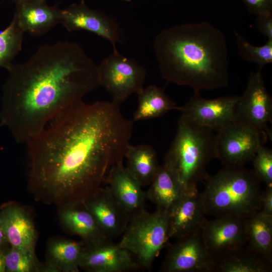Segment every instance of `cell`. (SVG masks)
I'll return each instance as SVG.
<instances>
[{"label": "cell", "mask_w": 272, "mask_h": 272, "mask_svg": "<svg viewBox=\"0 0 272 272\" xmlns=\"http://www.w3.org/2000/svg\"><path fill=\"white\" fill-rule=\"evenodd\" d=\"M112 101L71 106L26 145L28 188L34 199L59 208L82 202L123 162L133 121Z\"/></svg>", "instance_id": "cell-1"}, {"label": "cell", "mask_w": 272, "mask_h": 272, "mask_svg": "<svg viewBox=\"0 0 272 272\" xmlns=\"http://www.w3.org/2000/svg\"><path fill=\"white\" fill-rule=\"evenodd\" d=\"M6 70L0 125L19 144H26L99 86L98 65L79 44L67 41L43 44L26 61Z\"/></svg>", "instance_id": "cell-2"}, {"label": "cell", "mask_w": 272, "mask_h": 272, "mask_svg": "<svg viewBox=\"0 0 272 272\" xmlns=\"http://www.w3.org/2000/svg\"><path fill=\"white\" fill-rule=\"evenodd\" d=\"M153 47L167 82L199 92L228 85L226 38L211 23H184L164 29L156 35Z\"/></svg>", "instance_id": "cell-3"}, {"label": "cell", "mask_w": 272, "mask_h": 272, "mask_svg": "<svg viewBox=\"0 0 272 272\" xmlns=\"http://www.w3.org/2000/svg\"><path fill=\"white\" fill-rule=\"evenodd\" d=\"M205 181L200 193L207 215L245 219L261 210V182L252 170L225 166Z\"/></svg>", "instance_id": "cell-4"}, {"label": "cell", "mask_w": 272, "mask_h": 272, "mask_svg": "<svg viewBox=\"0 0 272 272\" xmlns=\"http://www.w3.org/2000/svg\"><path fill=\"white\" fill-rule=\"evenodd\" d=\"M214 131L182 114L179 117L164 164L174 172L183 190L197 187L209 177L207 166L215 158Z\"/></svg>", "instance_id": "cell-5"}, {"label": "cell", "mask_w": 272, "mask_h": 272, "mask_svg": "<svg viewBox=\"0 0 272 272\" xmlns=\"http://www.w3.org/2000/svg\"><path fill=\"white\" fill-rule=\"evenodd\" d=\"M168 211L145 209L132 215L119 242L132 256L140 268H150L168 240Z\"/></svg>", "instance_id": "cell-6"}, {"label": "cell", "mask_w": 272, "mask_h": 272, "mask_svg": "<svg viewBox=\"0 0 272 272\" xmlns=\"http://www.w3.org/2000/svg\"><path fill=\"white\" fill-rule=\"evenodd\" d=\"M99 86L112 97V101H125L144 89L147 72L135 59L120 54L116 47L98 65Z\"/></svg>", "instance_id": "cell-7"}, {"label": "cell", "mask_w": 272, "mask_h": 272, "mask_svg": "<svg viewBox=\"0 0 272 272\" xmlns=\"http://www.w3.org/2000/svg\"><path fill=\"white\" fill-rule=\"evenodd\" d=\"M267 137L263 131L235 121L217 131L215 158L225 166H244L252 160Z\"/></svg>", "instance_id": "cell-8"}, {"label": "cell", "mask_w": 272, "mask_h": 272, "mask_svg": "<svg viewBox=\"0 0 272 272\" xmlns=\"http://www.w3.org/2000/svg\"><path fill=\"white\" fill-rule=\"evenodd\" d=\"M262 70L249 75L246 88L235 105L236 121L252 126L271 138L272 98L265 86Z\"/></svg>", "instance_id": "cell-9"}, {"label": "cell", "mask_w": 272, "mask_h": 272, "mask_svg": "<svg viewBox=\"0 0 272 272\" xmlns=\"http://www.w3.org/2000/svg\"><path fill=\"white\" fill-rule=\"evenodd\" d=\"M69 32L86 31L109 41L113 47L122 42L119 25L103 12L90 9L84 0L61 11V23Z\"/></svg>", "instance_id": "cell-10"}, {"label": "cell", "mask_w": 272, "mask_h": 272, "mask_svg": "<svg viewBox=\"0 0 272 272\" xmlns=\"http://www.w3.org/2000/svg\"><path fill=\"white\" fill-rule=\"evenodd\" d=\"M238 97L228 96L208 99L203 98L199 91H194L180 111L198 124L217 131L236 121L235 109Z\"/></svg>", "instance_id": "cell-11"}, {"label": "cell", "mask_w": 272, "mask_h": 272, "mask_svg": "<svg viewBox=\"0 0 272 272\" xmlns=\"http://www.w3.org/2000/svg\"><path fill=\"white\" fill-rule=\"evenodd\" d=\"M177 240L168 250L160 271L211 272L210 255L200 230Z\"/></svg>", "instance_id": "cell-12"}, {"label": "cell", "mask_w": 272, "mask_h": 272, "mask_svg": "<svg viewBox=\"0 0 272 272\" xmlns=\"http://www.w3.org/2000/svg\"><path fill=\"white\" fill-rule=\"evenodd\" d=\"M168 213L169 239H178L200 230L207 220L201 193L197 187L184 190Z\"/></svg>", "instance_id": "cell-13"}, {"label": "cell", "mask_w": 272, "mask_h": 272, "mask_svg": "<svg viewBox=\"0 0 272 272\" xmlns=\"http://www.w3.org/2000/svg\"><path fill=\"white\" fill-rule=\"evenodd\" d=\"M79 267L90 272H124L140 268L126 249L108 239L85 245Z\"/></svg>", "instance_id": "cell-14"}, {"label": "cell", "mask_w": 272, "mask_h": 272, "mask_svg": "<svg viewBox=\"0 0 272 272\" xmlns=\"http://www.w3.org/2000/svg\"><path fill=\"white\" fill-rule=\"evenodd\" d=\"M200 232L210 255L244 246L247 241L245 219L235 216H223L207 220Z\"/></svg>", "instance_id": "cell-15"}, {"label": "cell", "mask_w": 272, "mask_h": 272, "mask_svg": "<svg viewBox=\"0 0 272 272\" xmlns=\"http://www.w3.org/2000/svg\"><path fill=\"white\" fill-rule=\"evenodd\" d=\"M83 202L108 239L112 240L123 234L130 216L107 187H101Z\"/></svg>", "instance_id": "cell-16"}, {"label": "cell", "mask_w": 272, "mask_h": 272, "mask_svg": "<svg viewBox=\"0 0 272 272\" xmlns=\"http://www.w3.org/2000/svg\"><path fill=\"white\" fill-rule=\"evenodd\" d=\"M0 227L11 247L35 250L36 231L29 213L18 204L11 202L0 208Z\"/></svg>", "instance_id": "cell-17"}, {"label": "cell", "mask_w": 272, "mask_h": 272, "mask_svg": "<svg viewBox=\"0 0 272 272\" xmlns=\"http://www.w3.org/2000/svg\"><path fill=\"white\" fill-rule=\"evenodd\" d=\"M13 18L25 33L42 35L61 23V11L46 0H21L15 3Z\"/></svg>", "instance_id": "cell-18"}, {"label": "cell", "mask_w": 272, "mask_h": 272, "mask_svg": "<svg viewBox=\"0 0 272 272\" xmlns=\"http://www.w3.org/2000/svg\"><path fill=\"white\" fill-rule=\"evenodd\" d=\"M105 182L112 195L130 217L145 209L146 192L124 166L123 162L110 169Z\"/></svg>", "instance_id": "cell-19"}, {"label": "cell", "mask_w": 272, "mask_h": 272, "mask_svg": "<svg viewBox=\"0 0 272 272\" xmlns=\"http://www.w3.org/2000/svg\"><path fill=\"white\" fill-rule=\"evenodd\" d=\"M211 272H271L272 260L244 246L210 255Z\"/></svg>", "instance_id": "cell-20"}, {"label": "cell", "mask_w": 272, "mask_h": 272, "mask_svg": "<svg viewBox=\"0 0 272 272\" xmlns=\"http://www.w3.org/2000/svg\"><path fill=\"white\" fill-rule=\"evenodd\" d=\"M59 208V219L61 225L67 231L79 236L85 245L108 239L83 202Z\"/></svg>", "instance_id": "cell-21"}, {"label": "cell", "mask_w": 272, "mask_h": 272, "mask_svg": "<svg viewBox=\"0 0 272 272\" xmlns=\"http://www.w3.org/2000/svg\"><path fill=\"white\" fill-rule=\"evenodd\" d=\"M84 247L82 241L63 238L51 240L47 246L43 271L78 272Z\"/></svg>", "instance_id": "cell-22"}, {"label": "cell", "mask_w": 272, "mask_h": 272, "mask_svg": "<svg viewBox=\"0 0 272 272\" xmlns=\"http://www.w3.org/2000/svg\"><path fill=\"white\" fill-rule=\"evenodd\" d=\"M184 190L174 172L165 164L160 167L146 192L157 208L168 211Z\"/></svg>", "instance_id": "cell-23"}, {"label": "cell", "mask_w": 272, "mask_h": 272, "mask_svg": "<svg viewBox=\"0 0 272 272\" xmlns=\"http://www.w3.org/2000/svg\"><path fill=\"white\" fill-rule=\"evenodd\" d=\"M124 158L125 167L132 176L142 187L149 185L160 167L155 149L148 145L130 144Z\"/></svg>", "instance_id": "cell-24"}, {"label": "cell", "mask_w": 272, "mask_h": 272, "mask_svg": "<svg viewBox=\"0 0 272 272\" xmlns=\"http://www.w3.org/2000/svg\"><path fill=\"white\" fill-rule=\"evenodd\" d=\"M138 104L132 121H138L160 117L172 110H180L163 89L155 85L144 88L138 94Z\"/></svg>", "instance_id": "cell-25"}, {"label": "cell", "mask_w": 272, "mask_h": 272, "mask_svg": "<svg viewBox=\"0 0 272 272\" xmlns=\"http://www.w3.org/2000/svg\"><path fill=\"white\" fill-rule=\"evenodd\" d=\"M247 247L272 260V216L259 211L245 218Z\"/></svg>", "instance_id": "cell-26"}, {"label": "cell", "mask_w": 272, "mask_h": 272, "mask_svg": "<svg viewBox=\"0 0 272 272\" xmlns=\"http://www.w3.org/2000/svg\"><path fill=\"white\" fill-rule=\"evenodd\" d=\"M24 33L14 18L0 32V67L7 69L21 50Z\"/></svg>", "instance_id": "cell-27"}, {"label": "cell", "mask_w": 272, "mask_h": 272, "mask_svg": "<svg viewBox=\"0 0 272 272\" xmlns=\"http://www.w3.org/2000/svg\"><path fill=\"white\" fill-rule=\"evenodd\" d=\"M237 49L239 55L246 61L257 64L258 69L272 62V40H267L261 46L251 44L246 39L235 29H233Z\"/></svg>", "instance_id": "cell-28"}, {"label": "cell", "mask_w": 272, "mask_h": 272, "mask_svg": "<svg viewBox=\"0 0 272 272\" xmlns=\"http://www.w3.org/2000/svg\"><path fill=\"white\" fill-rule=\"evenodd\" d=\"M6 271H43V266L40 264L35 255V250L16 248L11 246L5 252Z\"/></svg>", "instance_id": "cell-29"}, {"label": "cell", "mask_w": 272, "mask_h": 272, "mask_svg": "<svg viewBox=\"0 0 272 272\" xmlns=\"http://www.w3.org/2000/svg\"><path fill=\"white\" fill-rule=\"evenodd\" d=\"M252 161L254 174L266 185H272V151L261 145L258 149Z\"/></svg>", "instance_id": "cell-30"}, {"label": "cell", "mask_w": 272, "mask_h": 272, "mask_svg": "<svg viewBox=\"0 0 272 272\" xmlns=\"http://www.w3.org/2000/svg\"><path fill=\"white\" fill-rule=\"evenodd\" d=\"M248 12L256 16L272 15V0H242Z\"/></svg>", "instance_id": "cell-31"}, {"label": "cell", "mask_w": 272, "mask_h": 272, "mask_svg": "<svg viewBox=\"0 0 272 272\" xmlns=\"http://www.w3.org/2000/svg\"><path fill=\"white\" fill-rule=\"evenodd\" d=\"M256 24L258 31L267 40H272V15L257 16Z\"/></svg>", "instance_id": "cell-32"}, {"label": "cell", "mask_w": 272, "mask_h": 272, "mask_svg": "<svg viewBox=\"0 0 272 272\" xmlns=\"http://www.w3.org/2000/svg\"><path fill=\"white\" fill-rule=\"evenodd\" d=\"M261 209L265 214L272 216V185H266L261 195Z\"/></svg>", "instance_id": "cell-33"}, {"label": "cell", "mask_w": 272, "mask_h": 272, "mask_svg": "<svg viewBox=\"0 0 272 272\" xmlns=\"http://www.w3.org/2000/svg\"><path fill=\"white\" fill-rule=\"evenodd\" d=\"M5 251L0 249V272L6 271Z\"/></svg>", "instance_id": "cell-34"}, {"label": "cell", "mask_w": 272, "mask_h": 272, "mask_svg": "<svg viewBox=\"0 0 272 272\" xmlns=\"http://www.w3.org/2000/svg\"><path fill=\"white\" fill-rule=\"evenodd\" d=\"M7 241L0 227V249H2L3 246Z\"/></svg>", "instance_id": "cell-35"}, {"label": "cell", "mask_w": 272, "mask_h": 272, "mask_svg": "<svg viewBox=\"0 0 272 272\" xmlns=\"http://www.w3.org/2000/svg\"><path fill=\"white\" fill-rule=\"evenodd\" d=\"M121 1H125V2H130L131 0H121Z\"/></svg>", "instance_id": "cell-36"}, {"label": "cell", "mask_w": 272, "mask_h": 272, "mask_svg": "<svg viewBox=\"0 0 272 272\" xmlns=\"http://www.w3.org/2000/svg\"><path fill=\"white\" fill-rule=\"evenodd\" d=\"M13 1H14L15 3L18 2V1H21V0H13Z\"/></svg>", "instance_id": "cell-37"}]
</instances>
